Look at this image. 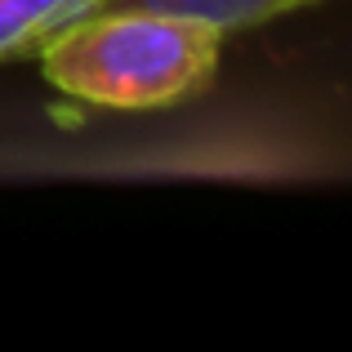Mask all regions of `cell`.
<instances>
[{
    "instance_id": "obj_1",
    "label": "cell",
    "mask_w": 352,
    "mask_h": 352,
    "mask_svg": "<svg viewBox=\"0 0 352 352\" xmlns=\"http://www.w3.org/2000/svg\"><path fill=\"white\" fill-rule=\"evenodd\" d=\"M223 36L156 9L98 5L36 45L54 89L107 112H161L214 85Z\"/></svg>"
},
{
    "instance_id": "obj_2",
    "label": "cell",
    "mask_w": 352,
    "mask_h": 352,
    "mask_svg": "<svg viewBox=\"0 0 352 352\" xmlns=\"http://www.w3.org/2000/svg\"><path fill=\"white\" fill-rule=\"evenodd\" d=\"M98 5L179 14V18L206 23V27H214L219 36H228V32H245V27H263V23H272V18H281V14H294V9L321 5V0H98Z\"/></svg>"
},
{
    "instance_id": "obj_3",
    "label": "cell",
    "mask_w": 352,
    "mask_h": 352,
    "mask_svg": "<svg viewBox=\"0 0 352 352\" xmlns=\"http://www.w3.org/2000/svg\"><path fill=\"white\" fill-rule=\"evenodd\" d=\"M98 0H0V58H23L63 23L89 14Z\"/></svg>"
}]
</instances>
